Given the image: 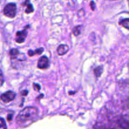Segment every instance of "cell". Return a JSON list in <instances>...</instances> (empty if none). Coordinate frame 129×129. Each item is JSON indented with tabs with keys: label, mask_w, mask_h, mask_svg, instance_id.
I'll return each mask as SVG.
<instances>
[{
	"label": "cell",
	"mask_w": 129,
	"mask_h": 129,
	"mask_svg": "<svg viewBox=\"0 0 129 129\" xmlns=\"http://www.w3.org/2000/svg\"><path fill=\"white\" fill-rule=\"evenodd\" d=\"M26 10H25V12L26 13H33L34 11V7H33L32 5L30 4V3L29 4H28L26 5Z\"/></svg>",
	"instance_id": "obj_12"
},
{
	"label": "cell",
	"mask_w": 129,
	"mask_h": 129,
	"mask_svg": "<svg viewBox=\"0 0 129 129\" xmlns=\"http://www.w3.org/2000/svg\"><path fill=\"white\" fill-rule=\"evenodd\" d=\"M0 121H1V123H0V128L3 127L4 128L6 129V123H5V120H4V119L2 118H0Z\"/></svg>",
	"instance_id": "obj_13"
},
{
	"label": "cell",
	"mask_w": 129,
	"mask_h": 129,
	"mask_svg": "<svg viewBox=\"0 0 129 129\" xmlns=\"http://www.w3.org/2000/svg\"><path fill=\"white\" fill-rule=\"evenodd\" d=\"M4 82V79H3V76L2 73H0V86L1 85H3Z\"/></svg>",
	"instance_id": "obj_16"
},
{
	"label": "cell",
	"mask_w": 129,
	"mask_h": 129,
	"mask_svg": "<svg viewBox=\"0 0 129 129\" xmlns=\"http://www.w3.org/2000/svg\"><path fill=\"white\" fill-rule=\"evenodd\" d=\"M123 127L124 129H129V128H127V126H123Z\"/></svg>",
	"instance_id": "obj_19"
},
{
	"label": "cell",
	"mask_w": 129,
	"mask_h": 129,
	"mask_svg": "<svg viewBox=\"0 0 129 129\" xmlns=\"http://www.w3.org/2000/svg\"><path fill=\"white\" fill-rule=\"evenodd\" d=\"M15 97H16V93L11 91H7L5 93L2 94L0 96L1 101L5 103H8V102L13 101Z\"/></svg>",
	"instance_id": "obj_3"
},
{
	"label": "cell",
	"mask_w": 129,
	"mask_h": 129,
	"mask_svg": "<svg viewBox=\"0 0 129 129\" xmlns=\"http://www.w3.org/2000/svg\"><path fill=\"white\" fill-rule=\"evenodd\" d=\"M50 67V61L49 58L45 56H43L38 61L37 67L40 69L45 70L47 69Z\"/></svg>",
	"instance_id": "obj_5"
},
{
	"label": "cell",
	"mask_w": 129,
	"mask_h": 129,
	"mask_svg": "<svg viewBox=\"0 0 129 129\" xmlns=\"http://www.w3.org/2000/svg\"><path fill=\"white\" fill-rule=\"evenodd\" d=\"M12 117H13V114H9V115H8V117H7L8 120L9 121H11V120H12Z\"/></svg>",
	"instance_id": "obj_17"
},
{
	"label": "cell",
	"mask_w": 129,
	"mask_h": 129,
	"mask_svg": "<svg viewBox=\"0 0 129 129\" xmlns=\"http://www.w3.org/2000/svg\"><path fill=\"white\" fill-rule=\"evenodd\" d=\"M1 111H2V110H1V108H0V113L1 112Z\"/></svg>",
	"instance_id": "obj_20"
},
{
	"label": "cell",
	"mask_w": 129,
	"mask_h": 129,
	"mask_svg": "<svg viewBox=\"0 0 129 129\" xmlns=\"http://www.w3.org/2000/svg\"><path fill=\"white\" fill-rule=\"evenodd\" d=\"M29 25H27L25 29L21 31H18L16 32L15 40L18 43H23L25 40L26 36H27V28L29 27Z\"/></svg>",
	"instance_id": "obj_4"
},
{
	"label": "cell",
	"mask_w": 129,
	"mask_h": 129,
	"mask_svg": "<svg viewBox=\"0 0 129 129\" xmlns=\"http://www.w3.org/2000/svg\"><path fill=\"white\" fill-rule=\"evenodd\" d=\"M38 109L34 106H28L21 110L16 117V120L20 126H25L26 124L31 123L37 115Z\"/></svg>",
	"instance_id": "obj_1"
},
{
	"label": "cell",
	"mask_w": 129,
	"mask_h": 129,
	"mask_svg": "<svg viewBox=\"0 0 129 129\" xmlns=\"http://www.w3.org/2000/svg\"><path fill=\"white\" fill-rule=\"evenodd\" d=\"M28 92L27 91H26V90H24L23 91H22V92H21V95L26 96V95L28 94Z\"/></svg>",
	"instance_id": "obj_18"
},
{
	"label": "cell",
	"mask_w": 129,
	"mask_h": 129,
	"mask_svg": "<svg viewBox=\"0 0 129 129\" xmlns=\"http://www.w3.org/2000/svg\"><path fill=\"white\" fill-rule=\"evenodd\" d=\"M33 87H34V89L37 91H39L40 90V89H41L40 85L39 84H38V83H34V85H33Z\"/></svg>",
	"instance_id": "obj_14"
},
{
	"label": "cell",
	"mask_w": 129,
	"mask_h": 129,
	"mask_svg": "<svg viewBox=\"0 0 129 129\" xmlns=\"http://www.w3.org/2000/svg\"><path fill=\"white\" fill-rule=\"evenodd\" d=\"M11 59H16L20 55V51L18 49H11L9 52Z\"/></svg>",
	"instance_id": "obj_7"
},
{
	"label": "cell",
	"mask_w": 129,
	"mask_h": 129,
	"mask_svg": "<svg viewBox=\"0 0 129 129\" xmlns=\"http://www.w3.org/2000/svg\"><path fill=\"white\" fill-rule=\"evenodd\" d=\"M81 29L82 26L81 25H78V26H76L75 27H74L73 30V33L75 36H78V35H80L81 32Z\"/></svg>",
	"instance_id": "obj_11"
},
{
	"label": "cell",
	"mask_w": 129,
	"mask_h": 129,
	"mask_svg": "<svg viewBox=\"0 0 129 129\" xmlns=\"http://www.w3.org/2000/svg\"><path fill=\"white\" fill-rule=\"evenodd\" d=\"M44 49L43 48H39V49H37L35 51H33V50H29L28 51V55L29 56H33L35 54H42L43 52H44Z\"/></svg>",
	"instance_id": "obj_8"
},
{
	"label": "cell",
	"mask_w": 129,
	"mask_h": 129,
	"mask_svg": "<svg viewBox=\"0 0 129 129\" xmlns=\"http://www.w3.org/2000/svg\"><path fill=\"white\" fill-rule=\"evenodd\" d=\"M103 72V66H98L96 68L94 69V74L96 78H99L102 75V73Z\"/></svg>",
	"instance_id": "obj_9"
},
{
	"label": "cell",
	"mask_w": 129,
	"mask_h": 129,
	"mask_svg": "<svg viewBox=\"0 0 129 129\" xmlns=\"http://www.w3.org/2000/svg\"><path fill=\"white\" fill-rule=\"evenodd\" d=\"M119 24L127 29H129V18H124L119 22Z\"/></svg>",
	"instance_id": "obj_10"
},
{
	"label": "cell",
	"mask_w": 129,
	"mask_h": 129,
	"mask_svg": "<svg viewBox=\"0 0 129 129\" xmlns=\"http://www.w3.org/2000/svg\"><path fill=\"white\" fill-rule=\"evenodd\" d=\"M69 50V47L66 44H60L58 46L57 49V51L59 55L63 56L64 54H66Z\"/></svg>",
	"instance_id": "obj_6"
},
{
	"label": "cell",
	"mask_w": 129,
	"mask_h": 129,
	"mask_svg": "<svg viewBox=\"0 0 129 129\" xmlns=\"http://www.w3.org/2000/svg\"><path fill=\"white\" fill-rule=\"evenodd\" d=\"M95 3H94V2L93 1H91V3H90V6H91V9H92V10H93V11H94V9H95Z\"/></svg>",
	"instance_id": "obj_15"
},
{
	"label": "cell",
	"mask_w": 129,
	"mask_h": 129,
	"mask_svg": "<svg viewBox=\"0 0 129 129\" xmlns=\"http://www.w3.org/2000/svg\"><path fill=\"white\" fill-rule=\"evenodd\" d=\"M16 5L13 3H10L7 4L3 9V13L7 17L10 18H13L16 15Z\"/></svg>",
	"instance_id": "obj_2"
}]
</instances>
